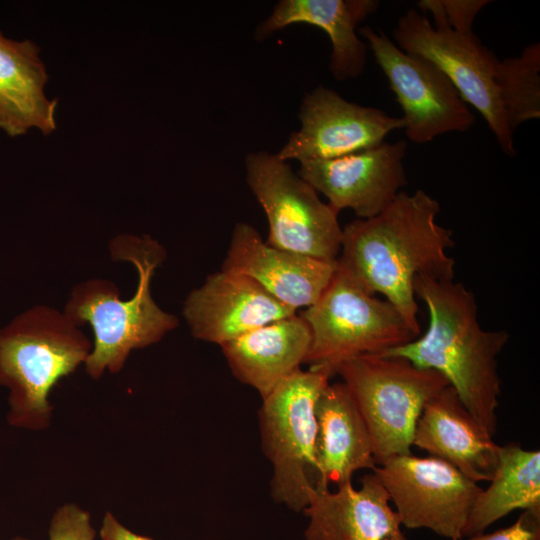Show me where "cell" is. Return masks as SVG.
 I'll return each mask as SVG.
<instances>
[{"label": "cell", "mask_w": 540, "mask_h": 540, "mask_svg": "<svg viewBox=\"0 0 540 540\" xmlns=\"http://www.w3.org/2000/svg\"><path fill=\"white\" fill-rule=\"evenodd\" d=\"M48 540H97L90 513L76 503H64L53 513Z\"/></svg>", "instance_id": "25"}, {"label": "cell", "mask_w": 540, "mask_h": 540, "mask_svg": "<svg viewBox=\"0 0 540 540\" xmlns=\"http://www.w3.org/2000/svg\"><path fill=\"white\" fill-rule=\"evenodd\" d=\"M414 294L427 306L426 332L382 355L402 357L443 375L471 416L493 437L501 393L497 358L509 333L484 329L473 292L454 279L418 276Z\"/></svg>", "instance_id": "2"}, {"label": "cell", "mask_w": 540, "mask_h": 540, "mask_svg": "<svg viewBox=\"0 0 540 540\" xmlns=\"http://www.w3.org/2000/svg\"><path fill=\"white\" fill-rule=\"evenodd\" d=\"M113 260L132 263L138 273L134 295L120 299L117 286L90 279L74 286L64 313L77 326L88 323L94 334L84 363L87 374L99 379L120 372L133 350L159 342L178 326L176 316L161 309L151 294L155 269L164 261V248L150 236L119 235L109 245Z\"/></svg>", "instance_id": "3"}, {"label": "cell", "mask_w": 540, "mask_h": 540, "mask_svg": "<svg viewBox=\"0 0 540 540\" xmlns=\"http://www.w3.org/2000/svg\"><path fill=\"white\" fill-rule=\"evenodd\" d=\"M296 314L248 276L220 270L193 289L183 306L191 334L219 346L270 322Z\"/></svg>", "instance_id": "14"}, {"label": "cell", "mask_w": 540, "mask_h": 540, "mask_svg": "<svg viewBox=\"0 0 540 540\" xmlns=\"http://www.w3.org/2000/svg\"><path fill=\"white\" fill-rule=\"evenodd\" d=\"M100 540H154L137 534L125 525L110 511H106L100 527Z\"/></svg>", "instance_id": "27"}, {"label": "cell", "mask_w": 540, "mask_h": 540, "mask_svg": "<svg viewBox=\"0 0 540 540\" xmlns=\"http://www.w3.org/2000/svg\"><path fill=\"white\" fill-rule=\"evenodd\" d=\"M439 202L418 189L401 191L379 214L342 228L337 266L366 292L379 293L420 335L414 281L418 276L454 279L448 255L453 232L436 222Z\"/></svg>", "instance_id": "1"}, {"label": "cell", "mask_w": 540, "mask_h": 540, "mask_svg": "<svg viewBox=\"0 0 540 540\" xmlns=\"http://www.w3.org/2000/svg\"><path fill=\"white\" fill-rule=\"evenodd\" d=\"M343 379L371 437L376 465L412 454L417 420L426 403L448 386L435 370L382 354L361 355L334 370Z\"/></svg>", "instance_id": "5"}, {"label": "cell", "mask_w": 540, "mask_h": 540, "mask_svg": "<svg viewBox=\"0 0 540 540\" xmlns=\"http://www.w3.org/2000/svg\"><path fill=\"white\" fill-rule=\"evenodd\" d=\"M373 472L385 487L402 526L458 540L482 490L447 462L413 454L392 457Z\"/></svg>", "instance_id": "10"}, {"label": "cell", "mask_w": 540, "mask_h": 540, "mask_svg": "<svg viewBox=\"0 0 540 540\" xmlns=\"http://www.w3.org/2000/svg\"><path fill=\"white\" fill-rule=\"evenodd\" d=\"M487 0H422L418 7L422 13L431 12L433 26H449L455 31L473 32L476 15L489 3Z\"/></svg>", "instance_id": "24"}, {"label": "cell", "mask_w": 540, "mask_h": 540, "mask_svg": "<svg viewBox=\"0 0 540 540\" xmlns=\"http://www.w3.org/2000/svg\"><path fill=\"white\" fill-rule=\"evenodd\" d=\"M39 52L32 41L11 40L0 31V129L9 136L56 129L57 100L45 94L48 74Z\"/></svg>", "instance_id": "21"}, {"label": "cell", "mask_w": 540, "mask_h": 540, "mask_svg": "<svg viewBox=\"0 0 540 540\" xmlns=\"http://www.w3.org/2000/svg\"><path fill=\"white\" fill-rule=\"evenodd\" d=\"M509 128L540 118V44L526 46L518 57L499 60L494 74Z\"/></svg>", "instance_id": "23"}, {"label": "cell", "mask_w": 540, "mask_h": 540, "mask_svg": "<svg viewBox=\"0 0 540 540\" xmlns=\"http://www.w3.org/2000/svg\"><path fill=\"white\" fill-rule=\"evenodd\" d=\"M337 267L326 261L269 245L248 223L235 224L222 270L256 281L274 298L297 310L312 305Z\"/></svg>", "instance_id": "15"}, {"label": "cell", "mask_w": 540, "mask_h": 540, "mask_svg": "<svg viewBox=\"0 0 540 540\" xmlns=\"http://www.w3.org/2000/svg\"><path fill=\"white\" fill-rule=\"evenodd\" d=\"M458 540H540V511L523 510L517 520L505 528Z\"/></svg>", "instance_id": "26"}, {"label": "cell", "mask_w": 540, "mask_h": 540, "mask_svg": "<svg viewBox=\"0 0 540 540\" xmlns=\"http://www.w3.org/2000/svg\"><path fill=\"white\" fill-rule=\"evenodd\" d=\"M308 518L305 540H409L378 476L363 475L361 487L352 482L317 489L302 511Z\"/></svg>", "instance_id": "16"}, {"label": "cell", "mask_w": 540, "mask_h": 540, "mask_svg": "<svg viewBox=\"0 0 540 540\" xmlns=\"http://www.w3.org/2000/svg\"><path fill=\"white\" fill-rule=\"evenodd\" d=\"M402 51L435 64L452 82L463 100L484 118L504 153L514 156V133L502 108L494 74L499 59L473 33L449 26L435 27L427 15L409 9L393 30Z\"/></svg>", "instance_id": "9"}, {"label": "cell", "mask_w": 540, "mask_h": 540, "mask_svg": "<svg viewBox=\"0 0 540 540\" xmlns=\"http://www.w3.org/2000/svg\"><path fill=\"white\" fill-rule=\"evenodd\" d=\"M315 417L318 489L352 482L356 471L376 468L370 434L343 382L328 383L322 390Z\"/></svg>", "instance_id": "18"}, {"label": "cell", "mask_w": 540, "mask_h": 540, "mask_svg": "<svg viewBox=\"0 0 540 540\" xmlns=\"http://www.w3.org/2000/svg\"><path fill=\"white\" fill-rule=\"evenodd\" d=\"M311 333L297 314L270 322L220 345L233 373L265 398L304 363Z\"/></svg>", "instance_id": "20"}, {"label": "cell", "mask_w": 540, "mask_h": 540, "mask_svg": "<svg viewBox=\"0 0 540 540\" xmlns=\"http://www.w3.org/2000/svg\"><path fill=\"white\" fill-rule=\"evenodd\" d=\"M407 142L381 144L332 159L300 161L297 174L328 199L338 213L351 209L359 219L376 216L407 185Z\"/></svg>", "instance_id": "13"}, {"label": "cell", "mask_w": 540, "mask_h": 540, "mask_svg": "<svg viewBox=\"0 0 540 540\" xmlns=\"http://www.w3.org/2000/svg\"><path fill=\"white\" fill-rule=\"evenodd\" d=\"M412 446L447 462L476 483L492 479L500 449L450 385L424 406L415 426Z\"/></svg>", "instance_id": "17"}, {"label": "cell", "mask_w": 540, "mask_h": 540, "mask_svg": "<svg viewBox=\"0 0 540 540\" xmlns=\"http://www.w3.org/2000/svg\"><path fill=\"white\" fill-rule=\"evenodd\" d=\"M300 316L311 333L304 363L327 369L332 376L348 359L383 354L419 336L390 302L366 292L338 266L319 298Z\"/></svg>", "instance_id": "7"}, {"label": "cell", "mask_w": 540, "mask_h": 540, "mask_svg": "<svg viewBox=\"0 0 540 540\" xmlns=\"http://www.w3.org/2000/svg\"><path fill=\"white\" fill-rule=\"evenodd\" d=\"M7 540H30V539H28L26 537H23V536H14V537L9 538Z\"/></svg>", "instance_id": "28"}, {"label": "cell", "mask_w": 540, "mask_h": 540, "mask_svg": "<svg viewBox=\"0 0 540 540\" xmlns=\"http://www.w3.org/2000/svg\"><path fill=\"white\" fill-rule=\"evenodd\" d=\"M298 116L300 129L291 133L277 153L286 162L359 152L381 144L393 130L404 128L401 117L349 102L322 85L305 95Z\"/></svg>", "instance_id": "12"}, {"label": "cell", "mask_w": 540, "mask_h": 540, "mask_svg": "<svg viewBox=\"0 0 540 540\" xmlns=\"http://www.w3.org/2000/svg\"><path fill=\"white\" fill-rule=\"evenodd\" d=\"M379 4L375 0H281L258 26L255 36L264 39L297 23L321 28L332 46L329 69L333 77L337 80L356 78L365 68L367 54L356 28Z\"/></svg>", "instance_id": "19"}, {"label": "cell", "mask_w": 540, "mask_h": 540, "mask_svg": "<svg viewBox=\"0 0 540 540\" xmlns=\"http://www.w3.org/2000/svg\"><path fill=\"white\" fill-rule=\"evenodd\" d=\"M516 509L540 511V452L509 443L500 446L494 475L478 494L463 537L485 532Z\"/></svg>", "instance_id": "22"}, {"label": "cell", "mask_w": 540, "mask_h": 540, "mask_svg": "<svg viewBox=\"0 0 540 540\" xmlns=\"http://www.w3.org/2000/svg\"><path fill=\"white\" fill-rule=\"evenodd\" d=\"M331 373L297 369L263 398L259 410L262 448L273 465L271 495L303 511L318 489L315 405Z\"/></svg>", "instance_id": "6"}, {"label": "cell", "mask_w": 540, "mask_h": 540, "mask_svg": "<svg viewBox=\"0 0 540 540\" xmlns=\"http://www.w3.org/2000/svg\"><path fill=\"white\" fill-rule=\"evenodd\" d=\"M246 182L268 221L266 242L313 258L337 260L342 240L338 212L277 154L245 157Z\"/></svg>", "instance_id": "8"}, {"label": "cell", "mask_w": 540, "mask_h": 540, "mask_svg": "<svg viewBox=\"0 0 540 540\" xmlns=\"http://www.w3.org/2000/svg\"><path fill=\"white\" fill-rule=\"evenodd\" d=\"M88 337L64 312L35 306L0 328V385L8 390L6 420L14 428L47 430L54 386L84 364Z\"/></svg>", "instance_id": "4"}, {"label": "cell", "mask_w": 540, "mask_h": 540, "mask_svg": "<svg viewBox=\"0 0 540 540\" xmlns=\"http://www.w3.org/2000/svg\"><path fill=\"white\" fill-rule=\"evenodd\" d=\"M375 60L403 110L406 137L424 144L439 135L466 132L476 118L449 78L432 62L402 51L382 31L363 26Z\"/></svg>", "instance_id": "11"}]
</instances>
